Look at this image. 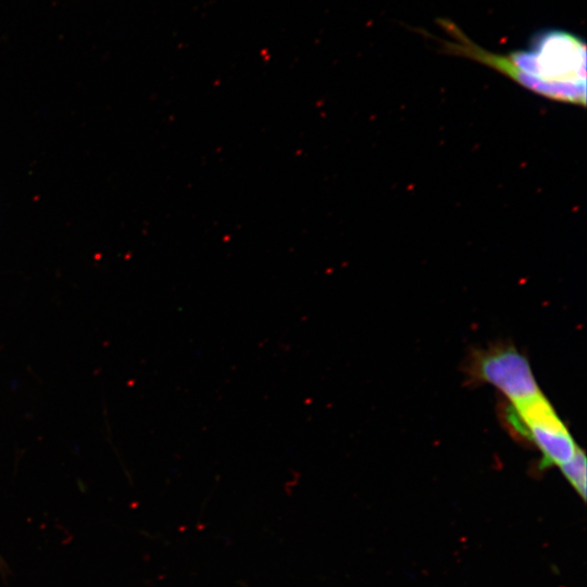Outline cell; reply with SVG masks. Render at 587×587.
Masks as SVG:
<instances>
[{
	"mask_svg": "<svg viewBox=\"0 0 587 587\" xmlns=\"http://www.w3.org/2000/svg\"><path fill=\"white\" fill-rule=\"evenodd\" d=\"M439 25L450 37L444 41L448 52L489 66L549 100L586 105L587 52L577 35L562 29L540 30L527 48L501 54L476 45L451 21L440 20Z\"/></svg>",
	"mask_w": 587,
	"mask_h": 587,
	"instance_id": "1",
	"label": "cell"
},
{
	"mask_svg": "<svg viewBox=\"0 0 587 587\" xmlns=\"http://www.w3.org/2000/svg\"><path fill=\"white\" fill-rule=\"evenodd\" d=\"M507 421L512 430L539 450L541 467L561 466L579 448L544 395L516 407L510 405Z\"/></svg>",
	"mask_w": 587,
	"mask_h": 587,
	"instance_id": "2",
	"label": "cell"
},
{
	"mask_svg": "<svg viewBox=\"0 0 587 587\" xmlns=\"http://www.w3.org/2000/svg\"><path fill=\"white\" fill-rule=\"evenodd\" d=\"M473 376L496 387L516 407L542 395L527 358L509 345L491 347L475 354Z\"/></svg>",
	"mask_w": 587,
	"mask_h": 587,
	"instance_id": "3",
	"label": "cell"
},
{
	"mask_svg": "<svg viewBox=\"0 0 587 587\" xmlns=\"http://www.w3.org/2000/svg\"><path fill=\"white\" fill-rule=\"evenodd\" d=\"M559 467L570 485L574 488L578 496L585 500L587 483V463L585 452L578 448L574 455Z\"/></svg>",
	"mask_w": 587,
	"mask_h": 587,
	"instance_id": "4",
	"label": "cell"
}]
</instances>
